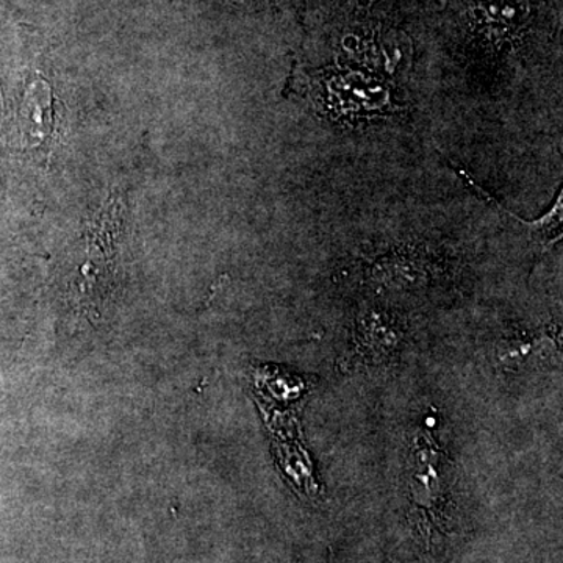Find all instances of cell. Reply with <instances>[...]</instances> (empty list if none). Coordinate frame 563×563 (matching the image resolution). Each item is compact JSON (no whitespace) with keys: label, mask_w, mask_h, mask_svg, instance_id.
I'll list each match as a JSON object with an SVG mask.
<instances>
[{"label":"cell","mask_w":563,"mask_h":563,"mask_svg":"<svg viewBox=\"0 0 563 563\" xmlns=\"http://www.w3.org/2000/svg\"><path fill=\"white\" fill-rule=\"evenodd\" d=\"M20 118L22 135L29 146H40L49 139L54 132V106L47 81L36 79L29 85L22 98Z\"/></svg>","instance_id":"cell-1"}]
</instances>
